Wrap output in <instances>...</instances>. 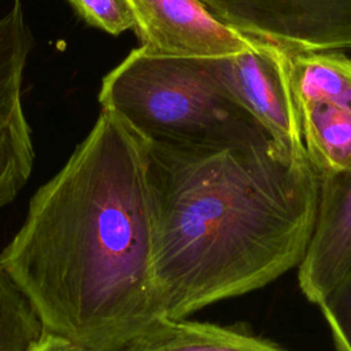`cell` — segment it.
Returning a JSON list of instances; mask_svg holds the SVG:
<instances>
[{
  "mask_svg": "<svg viewBox=\"0 0 351 351\" xmlns=\"http://www.w3.org/2000/svg\"><path fill=\"white\" fill-rule=\"evenodd\" d=\"M0 263L45 332L117 351L156 321L145 141L108 110L32 197Z\"/></svg>",
  "mask_w": 351,
  "mask_h": 351,
  "instance_id": "1",
  "label": "cell"
},
{
  "mask_svg": "<svg viewBox=\"0 0 351 351\" xmlns=\"http://www.w3.org/2000/svg\"><path fill=\"white\" fill-rule=\"evenodd\" d=\"M145 147L160 318L182 319L299 267L319 197L307 156L281 152L265 133L222 147Z\"/></svg>",
  "mask_w": 351,
  "mask_h": 351,
  "instance_id": "2",
  "label": "cell"
},
{
  "mask_svg": "<svg viewBox=\"0 0 351 351\" xmlns=\"http://www.w3.org/2000/svg\"><path fill=\"white\" fill-rule=\"evenodd\" d=\"M99 101L149 144L210 148L265 133L229 93L221 59L136 48L103 78Z\"/></svg>",
  "mask_w": 351,
  "mask_h": 351,
  "instance_id": "3",
  "label": "cell"
},
{
  "mask_svg": "<svg viewBox=\"0 0 351 351\" xmlns=\"http://www.w3.org/2000/svg\"><path fill=\"white\" fill-rule=\"evenodd\" d=\"M266 52L318 177L351 171V59L267 43Z\"/></svg>",
  "mask_w": 351,
  "mask_h": 351,
  "instance_id": "4",
  "label": "cell"
},
{
  "mask_svg": "<svg viewBox=\"0 0 351 351\" xmlns=\"http://www.w3.org/2000/svg\"><path fill=\"white\" fill-rule=\"evenodd\" d=\"M134 33L152 56L226 59L262 47L256 37L217 18L200 0H129Z\"/></svg>",
  "mask_w": 351,
  "mask_h": 351,
  "instance_id": "5",
  "label": "cell"
},
{
  "mask_svg": "<svg viewBox=\"0 0 351 351\" xmlns=\"http://www.w3.org/2000/svg\"><path fill=\"white\" fill-rule=\"evenodd\" d=\"M30 45L22 4L15 0L0 18V207L23 188L33 166L30 129L21 100Z\"/></svg>",
  "mask_w": 351,
  "mask_h": 351,
  "instance_id": "6",
  "label": "cell"
},
{
  "mask_svg": "<svg viewBox=\"0 0 351 351\" xmlns=\"http://www.w3.org/2000/svg\"><path fill=\"white\" fill-rule=\"evenodd\" d=\"M317 221L299 265L303 295L318 304L351 263V171L318 177Z\"/></svg>",
  "mask_w": 351,
  "mask_h": 351,
  "instance_id": "7",
  "label": "cell"
},
{
  "mask_svg": "<svg viewBox=\"0 0 351 351\" xmlns=\"http://www.w3.org/2000/svg\"><path fill=\"white\" fill-rule=\"evenodd\" d=\"M221 71L234 101L258 123L277 149L287 155L307 156L299 128L267 56L266 43H262L258 51L221 59Z\"/></svg>",
  "mask_w": 351,
  "mask_h": 351,
  "instance_id": "8",
  "label": "cell"
},
{
  "mask_svg": "<svg viewBox=\"0 0 351 351\" xmlns=\"http://www.w3.org/2000/svg\"><path fill=\"white\" fill-rule=\"evenodd\" d=\"M117 351H287L237 326L162 318Z\"/></svg>",
  "mask_w": 351,
  "mask_h": 351,
  "instance_id": "9",
  "label": "cell"
},
{
  "mask_svg": "<svg viewBox=\"0 0 351 351\" xmlns=\"http://www.w3.org/2000/svg\"><path fill=\"white\" fill-rule=\"evenodd\" d=\"M44 332L36 310L0 263V351H30Z\"/></svg>",
  "mask_w": 351,
  "mask_h": 351,
  "instance_id": "10",
  "label": "cell"
},
{
  "mask_svg": "<svg viewBox=\"0 0 351 351\" xmlns=\"http://www.w3.org/2000/svg\"><path fill=\"white\" fill-rule=\"evenodd\" d=\"M337 351H351V263L318 303Z\"/></svg>",
  "mask_w": 351,
  "mask_h": 351,
  "instance_id": "11",
  "label": "cell"
},
{
  "mask_svg": "<svg viewBox=\"0 0 351 351\" xmlns=\"http://www.w3.org/2000/svg\"><path fill=\"white\" fill-rule=\"evenodd\" d=\"M88 25L112 36L134 27V15L129 0H67Z\"/></svg>",
  "mask_w": 351,
  "mask_h": 351,
  "instance_id": "12",
  "label": "cell"
},
{
  "mask_svg": "<svg viewBox=\"0 0 351 351\" xmlns=\"http://www.w3.org/2000/svg\"><path fill=\"white\" fill-rule=\"evenodd\" d=\"M30 351H96V350L81 346L64 336L44 332L41 339L34 344V347Z\"/></svg>",
  "mask_w": 351,
  "mask_h": 351,
  "instance_id": "13",
  "label": "cell"
}]
</instances>
